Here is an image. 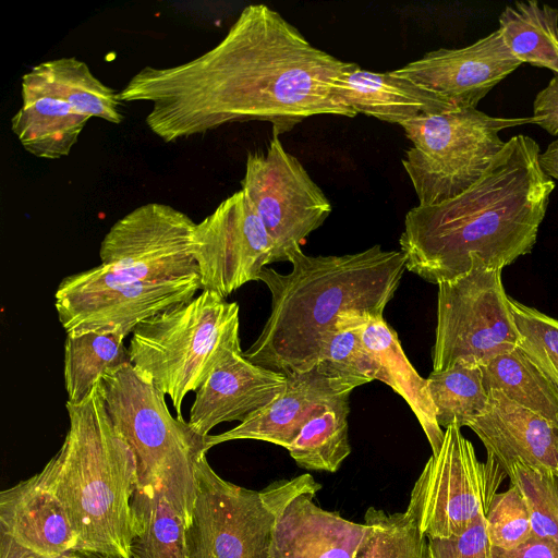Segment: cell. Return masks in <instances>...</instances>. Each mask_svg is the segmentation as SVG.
Masks as SVG:
<instances>
[{"label": "cell", "instance_id": "obj_38", "mask_svg": "<svg viewBox=\"0 0 558 558\" xmlns=\"http://www.w3.org/2000/svg\"><path fill=\"white\" fill-rule=\"evenodd\" d=\"M490 558H558V545L532 535L521 546L510 550L490 546Z\"/></svg>", "mask_w": 558, "mask_h": 558}, {"label": "cell", "instance_id": "obj_21", "mask_svg": "<svg viewBox=\"0 0 558 558\" xmlns=\"http://www.w3.org/2000/svg\"><path fill=\"white\" fill-rule=\"evenodd\" d=\"M338 98L356 114L402 124L428 114L454 111L447 99L391 71L375 73L356 63L333 82Z\"/></svg>", "mask_w": 558, "mask_h": 558}, {"label": "cell", "instance_id": "obj_2", "mask_svg": "<svg viewBox=\"0 0 558 558\" xmlns=\"http://www.w3.org/2000/svg\"><path fill=\"white\" fill-rule=\"evenodd\" d=\"M539 154L532 137L514 135L466 191L411 208L399 239L407 270L438 286L466 274L473 260L502 270L531 253L555 189Z\"/></svg>", "mask_w": 558, "mask_h": 558}, {"label": "cell", "instance_id": "obj_28", "mask_svg": "<svg viewBox=\"0 0 558 558\" xmlns=\"http://www.w3.org/2000/svg\"><path fill=\"white\" fill-rule=\"evenodd\" d=\"M124 338L120 333L66 335L63 375L69 402L81 403L107 372L130 362Z\"/></svg>", "mask_w": 558, "mask_h": 558}, {"label": "cell", "instance_id": "obj_17", "mask_svg": "<svg viewBox=\"0 0 558 558\" xmlns=\"http://www.w3.org/2000/svg\"><path fill=\"white\" fill-rule=\"evenodd\" d=\"M284 390L269 404L250 414L235 427L206 437V448L239 439L267 441L288 448L303 426L341 402L353 389L317 366L286 375Z\"/></svg>", "mask_w": 558, "mask_h": 558}, {"label": "cell", "instance_id": "obj_19", "mask_svg": "<svg viewBox=\"0 0 558 558\" xmlns=\"http://www.w3.org/2000/svg\"><path fill=\"white\" fill-rule=\"evenodd\" d=\"M485 411L471 428L505 472L514 460L537 468L558 480V426L520 407L501 391L487 390Z\"/></svg>", "mask_w": 558, "mask_h": 558}, {"label": "cell", "instance_id": "obj_10", "mask_svg": "<svg viewBox=\"0 0 558 558\" xmlns=\"http://www.w3.org/2000/svg\"><path fill=\"white\" fill-rule=\"evenodd\" d=\"M507 476L492 454L480 461L473 444L452 424L445 429L439 452L429 457L417 477L407 511L427 539L460 535L478 515H486Z\"/></svg>", "mask_w": 558, "mask_h": 558}, {"label": "cell", "instance_id": "obj_1", "mask_svg": "<svg viewBox=\"0 0 558 558\" xmlns=\"http://www.w3.org/2000/svg\"><path fill=\"white\" fill-rule=\"evenodd\" d=\"M352 63L314 47L277 11L250 4L214 48L179 65L141 69L120 99L151 102L146 124L166 143L250 120L270 122L280 135L314 116L355 117L333 87Z\"/></svg>", "mask_w": 558, "mask_h": 558}, {"label": "cell", "instance_id": "obj_15", "mask_svg": "<svg viewBox=\"0 0 558 558\" xmlns=\"http://www.w3.org/2000/svg\"><path fill=\"white\" fill-rule=\"evenodd\" d=\"M76 544L49 462L37 474L0 493V558H59Z\"/></svg>", "mask_w": 558, "mask_h": 558}, {"label": "cell", "instance_id": "obj_13", "mask_svg": "<svg viewBox=\"0 0 558 558\" xmlns=\"http://www.w3.org/2000/svg\"><path fill=\"white\" fill-rule=\"evenodd\" d=\"M195 227L186 214L170 205L153 202L138 206L105 234L100 265L143 281L197 277Z\"/></svg>", "mask_w": 558, "mask_h": 558}, {"label": "cell", "instance_id": "obj_14", "mask_svg": "<svg viewBox=\"0 0 558 558\" xmlns=\"http://www.w3.org/2000/svg\"><path fill=\"white\" fill-rule=\"evenodd\" d=\"M202 290L226 299L272 263L274 243L240 190L223 199L193 232Z\"/></svg>", "mask_w": 558, "mask_h": 558}, {"label": "cell", "instance_id": "obj_24", "mask_svg": "<svg viewBox=\"0 0 558 558\" xmlns=\"http://www.w3.org/2000/svg\"><path fill=\"white\" fill-rule=\"evenodd\" d=\"M31 74L76 112L119 124L123 120L120 92L105 85L75 57L44 61Z\"/></svg>", "mask_w": 558, "mask_h": 558}, {"label": "cell", "instance_id": "obj_11", "mask_svg": "<svg viewBox=\"0 0 558 558\" xmlns=\"http://www.w3.org/2000/svg\"><path fill=\"white\" fill-rule=\"evenodd\" d=\"M199 276L143 281L101 265L61 280L54 294L59 322L66 335L132 333L143 320L194 298Z\"/></svg>", "mask_w": 558, "mask_h": 558}, {"label": "cell", "instance_id": "obj_20", "mask_svg": "<svg viewBox=\"0 0 558 558\" xmlns=\"http://www.w3.org/2000/svg\"><path fill=\"white\" fill-rule=\"evenodd\" d=\"M317 493L294 498L272 531L268 558H353L366 524L317 506Z\"/></svg>", "mask_w": 558, "mask_h": 558}, {"label": "cell", "instance_id": "obj_31", "mask_svg": "<svg viewBox=\"0 0 558 558\" xmlns=\"http://www.w3.org/2000/svg\"><path fill=\"white\" fill-rule=\"evenodd\" d=\"M371 316L353 315L341 318L329 333L317 367L341 380L353 390L376 380L379 365L365 347L360 325Z\"/></svg>", "mask_w": 558, "mask_h": 558}, {"label": "cell", "instance_id": "obj_3", "mask_svg": "<svg viewBox=\"0 0 558 558\" xmlns=\"http://www.w3.org/2000/svg\"><path fill=\"white\" fill-rule=\"evenodd\" d=\"M288 274L265 267L258 276L270 291V314L243 352L250 362L283 375L314 368L342 317L383 316L407 270L401 251L379 244L327 256L307 255L299 245L288 253Z\"/></svg>", "mask_w": 558, "mask_h": 558}, {"label": "cell", "instance_id": "obj_35", "mask_svg": "<svg viewBox=\"0 0 558 558\" xmlns=\"http://www.w3.org/2000/svg\"><path fill=\"white\" fill-rule=\"evenodd\" d=\"M489 545L510 550L532 537L531 521L525 500L520 490L510 487L497 493L485 515Z\"/></svg>", "mask_w": 558, "mask_h": 558}, {"label": "cell", "instance_id": "obj_18", "mask_svg": "<svg viewBox=\"0 0 558 558\" xmlns=\"http://www.w3.org/2000/svg\"><path fill=\"white\" fill-rule=\"evenodd\" d=\"M287 377L229 354L195 391L189 425L203 437L223 422H243L250 414L274 401L286 388Z\"/></svg>", "mask_w": 558, "mask_h": 558}, {"label": "cell", "instance_id": "obj_37", "mask_svg": "<svg viewBox=\"0 0 558 558\" xmlns=\"http://www.w3.org/2000/svg\"><path fill=\"white\" fill-rule=\"evenodd\" d=\"M536 124L550 135L558 136V76L555 75L542 89L533 102V116Z\"/></svg>", "mask_w": 558, "mask_h": 558}, {"label": "cell", "instance_id": "obj_32", "mask_svg": "<svg viewBox=\"0 0 558 558\" xmlns=\"http://www.w3.org/2000/svg\"><path fill=\"white\" fill-rule=\"evenodd\" d=\"M365 534L353 558H427V538L409 512L387 513L369 507Z\"/></svg>", "mask_w": 558, "mask_h": 558}, {"label": "cell", "instance_id": "obj_5", "mask_svg": "<svg viewBox=\"0 0 558 558\" xmlns=\"http://www.w3.org/2000/svg\"><path fill=\"white\" fill-rule=\"evenodd\" d=\"M109 415L131 447L137 469L136 490L158 493L187 526L197 494L196 464L206 456V437L174 418L165 395L131 362L99 381Z\"/></svg>", "mask_w": 558, "mask_h": 558}, {"label": "cell", "instance_id": "obj_27", "mask_svg": "<svg viewBox=\"0 0 558 558\" xmlns=\"http://www.w3.org/2000/svg\"><path fill=\"white\" fill-rule=\"evenodd\" d=\"M132 556L190 558L187 524L162 495L136 490L132 498Z\"/></svg>", "mask_w": 558, "mask_h": 558}, {"label": "cell", "instance_id": "obj_36", "mask_svg": "<svg viewBox=\"0 0 558 558\" xmlns=\"http://www.w3.org/2000/svg\"><path fill=\"white\" fill-rule=\"evenodd\" d=\"M427 558H490L485 515L460 535L427 539Z\"/></svg>", "mask_w": 558, "mask_h": 558}, {"label": "cell", "instance_id": "obj_4", "mask_svg": "<svg viewBox=\"0 0 558 558\" xmlns=\"http://www.w3.org/2000/svg\"><path fill=\"white\" fill-rule=\"evenodd\" d=\"M99 381L81 403L66 401L69 429L48 462L77 535L75 550L131 558L136 461L109 415Z\"/></svg>", "mask_w": 558, "mask_h": 558}, {"label": "cell", "instance_id": "obj_12", "mask_svg": "<svg viewBox=\"0 0 558 558\" xmlns=\"http://www.w3.org/2000/svg\"><path fill=\"white\" fill-rule=\"evenodd\" d=\"M242 191L274 243L275 262H288V253L329 217L331 204L303 165L272 134L265 153H250Z\"/></svg>", "mask_w": 558, "mask_h": 558}, {"label": "cell", "instance_id": "obj_33", "mask_svg": "<svg viewBox=\"0 0 558 558\" xmlns=\"http://www.w3.org/2000/svg\"><path fill=\"white\" fill-rule=\"evenodd\" d=\"M506 473L525 500L532 535L558 545V480L520 460Z\"/></svg>", "mask_w": 558, "mask_h": 558}, {"label": "cell", "instance_id": "obj_6", "mask_svg": "<svg viewBox=\"0 0 558 558\" xmlns=\"http://www.w3.org/2000/svg\"><path fill=\"white\" fill-rule=\"evenodd\" d=\"M136 326L129 355L134 368L171 399L183 420L184 398L231 353H242L239 305L201 290Z\"/></svg>", "mask_w": 558, "mask_h": 558}, {"label": "cell", "instance_id": "obj_7", "mask_svg": "<svg viewBox=\"0 0 558 558\" xmlns=\"http://www.w3.org/2000/svg\"><path fill=\"white\" fill-rule=\"evenodd\" d=\"M534 117H492L476 108L415 118L401 124L412 146L402 166L420 206L449 201L473 185L502 149L500 131Z\"/></svg>", "mask_w": 558, "mask_h": 558}, {"label": "cell", "instance_id": "obj_22", "mask_svg": "<svg viewBox=\"0 0 558 558\" xmlns=\"http://www.w3.org/2000/svg\"><path fill=\"white\" fill-rule=\"evenodd\" d=\"M21 95L11 130L24 149L37 158L66 157L90 118L45 88L31 72L22 77Z\"/></svg>", "mask_w": 558, "mask_h": 558}, {"label": "cell", "instance_id": "obj_23", "mask_svg": "<svg viewBox=\"0 0 558 558\" xmlns=\"http://www.w3.org/2000/svg\"><path fill=\"white\" fill-rule=\"evenodd\" d=\"M360 329L365 347L379 365L376 380L385 383L404 399L430 445L432 454H437L445 430L437 423L426 378L421 377L412 366L397 332L384 316L362 320Z\"/></svg>", "mask_w": 558, "mask_h": 558}, {"label": "cell", "instance_id": "obj_8", "mask_svg": "<svg viewBox=\"0 0 558 558\" xmlns=\"http://www.w3.org/2000/svg\"><path fill=\"white\" fill-rule=\"evenodd\" d=\"M197 494L187 526L190 558H268L272 531L298 496L318 493L310 473L247 489L220 477L206 456L196 464Z\"/></svg>", "mask_w": 558, "mask_h": 558}, {"label": "cell", "instance_id": "obj_25", "mask_svg": "<svg viewBox=\"0 0 558 558\" xmlns=\"http://www.w3.org/2000/svg\"><path fill=\"white\" fill-rule=\"evenodd\" d=\"M498 32L521 63L558 76V9L536 0L517 1L501 12Z\"/></svg>", "mask_w": 558, "mask_h": 558}, {"label": "cell", "instance_id": "obj_16", "mask_svg": "<svg viewBox=\"0 0 558 558\" xmlns=\"http://www.w3.org/2000/svg\"><path fill=\"white\" fill-rule=\"evenodd\" d=\"M521 64L497 29L463 48L429 51L391 72L435 92L459 110L476 108Z\"/></svg>", "mask_w": 558, "mask_h": 558}, {"label": "cell", "instance_id": "obj_9", "mask_svg": "<svg viewBox=\"0 0 558 558\" xmlns=\"http://www.w3.org/2000/svg\"><path fill=\"white\" fill-rule=\"evenodd\" d=\"M518 348V332L501 269L477 260L464 275L438 284L433 371L457 363L482 366Z\"/></svg>", "mask_w": 558, "mask_h": 558}, {"label": "cell", "instance_id": "obj_26", "mask_svg": "<svg viewBox=\"0 0 558 558\" xmlns=\"http://www.w3.org/2000/svg\"><path fill=\"white\" fill-rule=\"evenodd\" d=\"M486 390L508 399L558 426V388L519 349L499 354L482 366Z\"/></svg>", "mask_w": 558, "mask_h": 558}, {"label": "cell", "instance_id": "obj_30", "mask_svg": "<svg viewBox=\"0 0 558 558\" xmlns=\"http://www.w3.org/2000/svg\"><path fill=\"white\" fill-rule=\"evenodd\" d=\"M349 400L315 416L287 448L295 463L308 471L333 473L351 453L349 442Z\"/></svg>", "mask_w": 558, "mask_h": 558}, {"label": "cell", "instance_id": "obj_39", "mask_svg": "<svg viewBox=\"0 0 558 558\" xmlns=\"http://www.w3.org/2000/svg\"><path fill=\"white\" fill-rule=\"evenodd\" d=\"M538 161L543 172L548 178L558 181V138L553 141L547 148L539 154Z\"/></svg>", "mask_w": 558, "mask_h": 558}, {"label": "cell", "instance_id": "obj_40", "mask_svg": "<svg viewBox=\"0 0 558 558\" xmlns=\"http://www.w3.org/2000/svg\"><path fill=\"white\" fill-rule=\"evenodd\" d=\"M59 558H122L119 556H111L107 554L96 553V551H89V550H70ZM131 558H136L132 556Z\"/></svg>", "mask_w": 558, "mask_h": 558}, {"label": "cell", "instance_id": "obj_29", "mask_svg": "<svg viewBox=\"0 0 558 558\" xmlns=\"http://www.w3.org/2000/svg\"><path fill=\"white\" fill-rule=\"evenodd\" d=\"M426 381L437 423L445 429L452 424L468 426L487 408L488 393L478 365L457 363L444 371H432Z\"/></svg>", "mask_w": 558, "mask_h": 558}, {"label": "cell", "instance_id": "obj_34", "mask_svg": "<svg viewBox=\"0 0 558 558\" xmlns=\"http://www.w3.org/2000/svg\"><path fill=\"white\" fill-rule=\"evenodd\" d=\"M518 348L558 388V318L509 296Z\"/></svg>", "mask_w": 558, "mask_h": 558}]
</instances>
